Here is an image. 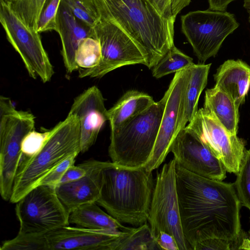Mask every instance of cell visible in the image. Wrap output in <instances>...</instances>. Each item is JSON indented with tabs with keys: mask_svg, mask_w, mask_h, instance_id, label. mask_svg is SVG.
Wrapping results in <instances>:
<instances>
[{
	"mask_svg": "<svg viewBox=\"0 0 250 250\" xmlns=\"http://www.w3.org/2000/svg\"><path fill=\"white\" fill-rule=\"evenodd\" d=\"M161 250L146 223L137 228H130L113 243L111 250Z\"/></svg>",
	"mask_w": 250,
	"mask_h": 250,
	"instance_id": "cb8c5ba5",
	"label": "cell"
},
{
	"mask_svg": "<svg viewBox=\"0 0 250 250\" xmlns=\"http://www.w3.org/2000/svg\"><path fill=\"white\" fill-rule=\"evenodd\" d=\"M15 212L20 235H45L70 224V213L54 186L40 185L33 188L16 203Z\"/></svg>",
	"mask_w": 250,
	"mask_h": 250,
	"instance_id": "ba28073f",
	"label": "cell"
},
{
	"mask_svg": "<svg viewBox=\"0 0 250 250\" xmlns=\"http://www.w3.org/2000/svg\"><path fill=\"white\" fill-rule=\"evenodd\" d=\"M35 116L18 111L8 98L0 97V193L10 201L16 174L21 161L22 142L34 129Z\"/></svg>",
	"mask_w": 250,
	"mask_h": 250,
	"instance_id": "52a82bcc",
	"label": "cell"
},
{
	"mask_svg": "<svg viewBox=\"0 0 250 250\" xmlns=\"http://www.w3.org/2000/svg\"><path fill=\"white\" fill-rule=\"evenodd\" d=\"M1 250H46L45 235H17L3 242Z\"/></svg>",
	"mask_w": 250,
	"mask_h": 250,
	"instance_id": "f546056e",
	"label": "cell"
},
{
	"mask_svg": "<svg viewBox=\"0 0 250 250\" xmlns=\"http://www.w3.org/2000/svg\"><path fill=\"white\" fill-rule=\"evenodd\" d=\"M155 181L145 167H128L111 162L103 170L96 203L121 223L135 227L148 221Z\"/></svg>",
	"mask_w": 250,
	"mask_h": 250,
	"instance_id": "7a4b0ae2",
	"label": "cell"
},
{
	"mask_svg": "<svg viewBox=\"0 0 250 250\" xmlns=\"http://www.w3.org/2000/svg\"><path fill=\"white\" fill-rule=\"evenodd\" d=\"M165 102L163 96L118 129L111 131L108 153L112 162L128 167L146 165L156 140Z\"/></svg>",
	"mask_w": 250,
	"mask_h": 250,
	"instance_id": "5b68a950",
	"label": "cell"
},
{
	"mask_svg": "<svg viewBox=\"0 0 250 250\" xmlns=\"http://www.w3.org/2000/svg\"><path fill=\"white\" fill-rule=\"evenodd\" d=\"M194 64L192 58L183 53L174 45L152 68V75L157 79L187 69Z\"/></svg>",
	"mask_w": 250,
	"mask_h": 250,
	"instance_id": "d4e9b609",
	"label": "cell"
},
{
	"mask_svg": "<svg viewBox=\"0 0 250 250\" xmlns=\"http://www.w3.org/2000/svg\"><path fill=\"white\" fill-rule=\"evenodd\" d=\"M154 102L152 97L145 93L136 90L126 91L108 110L111 131L118 129L146 109Z\"/></svg>",
	"mask_w": 250,
	"mask_h": 250,
	"instance_id": "ffe728a7",
	"label": "cell"
},
{
	"mask_svg": "<svg viewBox=\"0 0 250 250\" xmlns=\"http://www.w3.org/2000/svg\"><path fill=\"white\" fill-rule=\"evenodd\" d=\"M123 232L65 226L45 234L46 250H111Z\"/></svg>",
	"mask_w": 250,
	"mask_h": 250,
	"instance_id": "2e32d148",
	"label": "cell"
},
{
	"mask_svg": "<svg viewBox=\"0 0 250 250\" xmlns=\"http://www.w3.org/2000/svg\"><path fill=\"white\" fill-rule=\"evenodd\" d=\"M111 163L95 160L84 161L80 164L86 170L84 176L55 186L58 197L69 213L82 205L97 201L101 194L103 170Z\"/></svg>",
	"mask_w": 250,
	"mask_h": 250,
	"instance_id": "e0dca14e",
	"label": "cell"
},
{
	"mask_svg": "<svg viewBox=\"0 0 250 250\" xmlns=\"http://www.w3.org/2000/svg\"><path fill=\"white\" fill-rule=\"evenodd\" d=\"M61 0H45L37 22L38 32L56 30V17Z\"/></svg>",
	"mask_w": 250,
	"mask_h": 250,
	"instance_id": "4dcf8cb0",
	"label": "cell"
},
{
	"mask_svg": "<svg viewBox=\"0 0 250 250\" xmlns=\"http://www.w3.org/2000/svg\"><path fill=\"white\" fill-rule=\"evenodd\" d=\"M0 21L9 42L21 57L29 76L49 82L54 71L42 42L40 33L26 25L10 7L0 1Z\"/></svg>",
	"mask_w": 250,
	"mask_h": 250,
	"instance_id": "8fae6325",
	"label": "cell"
},
{
	"mask_svg": "<svg viewBox=\"0 0 250 250\" xmlns=\"http://www.w3.org/2000/svg\"><path fill=\"white\" fill-rule=\"evenodd\" d=\"M101 56L99 41L94 38L87 37L80 43L75 53V61L79 69L93 68L99 64Z\"/></svg>",
	"mask_w": 250,
	"mask_h": 250,
	"instance_id": "484cf974",
	"label": "cell"
},
{
	"mask_svg": "<svg viewBox=\"0 0 250 250\" xmlns=\"http://www.w3.org/2000/svg\"><path fill=\"white\" fill-rule=\"evenodd\" d=\"M249 246H250V229L249 231Z\"/></svg>",
	"mask_w": 250,
	"mask_h": 250,
	"instance_id": "b9f144b4",
	"label": "cell"
},
{
	"mask_svg": "<svg viewBox=\"0 0 250 250\" xmlns=\"http://www.w3.org/2000/svg\"></svg>",
	"mask_w": 250,
	"mask_h": 250,
	"instance_id": "7bdbcfd3",
	"label": "cell"
},
{
	"mask_svg": "<svg viewBox=\"0 0 250 250\" xmlns=\"http://www.w3.org/2000/svg\"><path fill=\"white\" fill-rule=\"evenodd\" d=\"M234 249H236V247L233 242L219 238H211L197 243L193 250Z\"/></svg>",
	"mask_w": 250,
	"mask_h": 250,
	"instance_id": "836d02e7",
	"label": "cell"
},
{
	"mask_svg": "<svg viewBox=\"0 0 250 250\" xmlns=\"http://www.w3.org/2000/svg\"><path fill=\"white\" fill-rule=\"evenodd\" d=\"M78 155L76 154H73L65 159L47 174L42 180L39 185H45L54 186L57 185L67 169L70 166L74 165L75 159Z\"/></svg>",
	"mask_w": 250,
	"mask_h": 250,
	"instance_id": "d6a6232c",
	"label": "cell"
},
{
	"mask_svg": "<svg viewBox=\"0 0 250 250\" xmlns=\"http://www.w3.org/2000/svg\"><path fill=\"white\" fill-rule=\"evenodd\" d=\"M98 205L96 202L89 203L75 208L70 213L69 223L92 229L125 231L130 228L123 226Z\"/></svg>",
	"mask_w": 250,
	"mask_h": 250,
	"instance_id": "7402d4cb",
	"label": "cell"
},
{
	"mask_svg": "<svg viewBox=\"0 0 250 250\" xmlns=\"http://www.w3.org/2000/svg\"><path fill=\"white\" fill-rule=\"evenodd\" d=\"M86 170L81 165L70 166L66 171L59 184H63L76 181L85 175Z\"/></svg>",
	"mask_w": 250,
	"mask_h": 250,
	"instance_id": "d590c367",
	"label": "cell"
},
{
	"mask_svg": "<svg viewBox=\"0 0 250 250\" xmlns=\"http://www.w3.org/2000/svg\"><path fill=\"white\" fill-rule=\"evenodd\" d=\"M177 164L186 170L207 178L223 181L226 170L208 147L185 127L177 134L170 149Z\"/></svg>",
	"mask_w": 250,
	"mask_h": 250,
	"instance_id": "5bb4252c",
	"label": "cell"
},
{
	"mask_svg": "<svg viewBox=\"0 0 250 250\" xmlns=\"http://www.w3.org/2000/svg\"><path fill=\"white\" fill-rule=\"evenodd\" d=\"M234 186L241 205L250 211V149L244 151Z\"/></svg>",
	"mask_w": 250,
	"mask_h": 250,
	"instance_id": "83f0119b",
	"label": "cell"
},
{
	"mask_svg": "<svg viewBox=\"0 0 250 250\" xmlns=\"http://www.w3.org/2000/svg\"><path fill=\"white\" fill-rule=\"evenodd\" d=\"M73 16L93 28L100 18V13L95 0H62Z\"/></svg>",
	"mask_w": 250,
	"mask_h": 250,
	"instance_id": "f1b7e54d",
	"label": "cell"
},
{
	"mask_svg": "<svg viewBox=\"0 0 250 250\" xmlns=\"http://www.w3.org/2000/svg\"><path fill=\"white\" fill-rule=\"evenodd\" d=\"M215 86L220 88L239 106L245 101L250 88V66L241 60H228L214 75Z\"/></svg>",
	"mask_w": 250,
	"mask_h": 250,
	"instance_id": "d6986e66",
	"label": "cell"
},
{
	"mask_svg": "<svg viewBox=\"0 0 250 250\" xmlns=\"http://www.w3.org/2000/svg\"><path fill=\"white\" fill-rule=\"evenodd\" d=\"M176 180L182 228L191 250L211 238L235 244L242 230L234 184L199 176L176 163Z\"/></svg>",
	"mask_w": 250,
	"mask_h": 250,
	"instance_id": "6da1fadb",
	"label": "cell"
},
{
	"mask_svg": "<svg viewBox=\"0 0 250 250\" xmlns=\"http://www.w3.org/2000/svg\"><path fill=\"white\" fill-rule=\"evenodd\" d=\"M164 16L175 19L172 16L170 0H148Z\"/></svg>",
	"mask_w": 250,
	"mask_h": 250,
	"instance_id": "8d00e7d4",
	"label": "cell"
},
{
	"mask_svg": "<svg viewBox=\"0 0 250 250\" xmlns=\"http://www.w3.org/2000/svg\"><path fill=\"white\" fill-rule=\"evenodd\" d=\"M190 75L189 68L176 72L164 95L165 106L157 137L150 158L144 166L148 171L152 172L158 168L165 160L179 132Z\"/></svg>",
	"mask_w": 250,
	"mask_h": 250,
	"instance_id": "4fadbf2b",
	"label": "cell"
},
{
	"mask_svg": "<svg viewBox=\"0 0 250 250\" xmlns=\"http://www.w3.org/2000/svg\"><path fill=\"white\" fill-rule=\"evenodd\" d=\"M204 108L210 112L229 131L237 135L239 108L227 93L215 86L207 89Z\"/></svg>",
	"mask_w": 250,
	"mask_h": 250,
	"instance_id": "44dd1931",
	"label": "cell"
},
{
	"mask_svg": "<svg viewBox=\"0 0 250 250\" xmlns=\"http://www.w3.org/2000/svg\"><path fill=\"white\" fill-rule=\"evenodd\" d=\"M235 0H208L209 9L218 11H226L228 5Z\"/></svg>",
	"mask_w": 250,
	"mask_h": 250,
	"instance_id": "f35d334b",
	"label": "cell"
},
{
	"mask_svg": "<svg viewBox=\"0 0 250 250\" xmlns=\"http://www.w3.org/2000/svg\"><path fill=\"white\" fill-rule=\"evenodd\" d=\"M185 127L208 147L227 172L237 174L245 150L243 139L229 131L204 107L198 110Z\"/></svg>",
	"mask_w": 250,
	"mask_h": 250,
	"instance_id": "7c38bea8",
	"label": "cell"
},
{
	"mask_svg": "<svg viewBox=\"0 0 250 250\" xmlns=\"http://www.w3.org/2000/svg\"><path fill=\"white\" fill-rule=\"evenodd\" d=\"M55 31L61 38L65 67L68 73H71L79 69L75 61L76 50L83 39L94 38L93 29L75 18L61 0L56 17Z\"/></svg>",
	"mask_w": 250,
	"mask_h": 250,
	"instance_id": "ac0fdd59",
	"label": "cell"
},
{
	"mask_svg": "<svg viewBox=\"0 0 250 250\" xmlns=\"http://www.w3.org/2000/svg\"><path fill=\"white\" fill-rule=\"evenodd\" d=\"M211 63L194 64L189 67L190 75L185 95L183 114L179 131L186 126L198 111L199 97L207 82Z\"/></svg>",
	"mask_w": 250,
	"mask_h": 250,
	"instance_id": "603a6c76",
	"label": "cell"
},
{
	"mask_svg": "<svg viewBox=\"0 0 250 250\" xmlns=\"http://www.w3.org/2000/svg\"><path fill=\"white\" fill-rule=\"evenodd\" d=\"M69 113L79 119L81 152L84 153L94 144L101 129L108 121L100 90L94 85L84 91L74 99Z\"/></svg>",
	"mask_w": 250,
	"mask_h": 250,
	"instance_id": "9a60e30c",
	"label": "cell"
},
{
	"mask_svg": "<svg viewBox=\"0 0 250 250\" xmlns=\"http://www.w3.org/2000/svg\"><path fill=\"white\" fill-rule=\"evenodd\" d=\"M95 1L100 16L93 29L94 38L100 43L101 59L94 67L80 68L79 77L101 78L124 66H146L147 58L144 50L108 14L100 1Z\"/></svg>",
	"mask_w": 250,
	"mask_h": 250,
	"instance_id": "8992f818",
	"label": "cell"
},
{
	"mask_svg": "<svg viewBox=\"0 0 250 250\" xmlns=\"http://www.w3.org/2000/svg\"><path fill=\"white\" fill-rule=\"evenodd\" d=\"M181 29L202 63L217 54L223 42L239 25L234 14L210 9L181 17Z\"/></svg>",
	"mask_w": 250,
	"mask_h": 250,
	"instance_id": "30bf717a",
	"label": "cell"
},
{
	"mask_svg": "<svg viewBox=\"0 0 250 250\" xmlns=\"http://www.w3.org/2000/svg\"><path fill=\"white\" fill-rule=\"evenodd\" d=\"M155 239L161 250H179L175 238L169 233L161 231Z\"/></svg>",
	"mask_w": 250,
	"mask_h": 250,
	"instance_id": "e575fe53",
	"label": "cell"
},
{
	"mask_svg": "<svg viewBox=\"0 0 250 250\" xmlns=\"http://www.w3.org/2000/svg\"><path fill=\"white\" fill-rule=\"evenodd\" d=\"M45 0H16L8 6L27 26L36 30L37 22Z\"/></svg>",
	"mask_w": 250,
	"mask_h": 250,
	"instance_id": "4316f807",
	"label": "cell"
},
{
	"mask_svg": "<svg viewBox=\"0 0 250 250\" xmlns=\"http://www.w3.org/2000/svg\"><path fill=\"white\" fill-rule=\"evenodd\" d=\"M15 0H0V1L3 2L8 6Z\"/></svg>",
	"mask_w": 250,
	"mask_h": 250,
	"instance_id": "60d3db41",
	"label": "cell"
},
{
	"mask_svg": "<svg viewBox=\"0 0 250 250\" xmlns=\"http://www.w3.org/2000/svg\"><path fill=\"white\" fill-rule=\"evenodd\" d=\"M50 131L39 132L34 129L24 137L21 144V158H28L36 154L42 147Z\"/></svg>",
	"mask_w": 250,
	"mask_h": 250,
	"instance_id": "1f68e13d",
	"label": "cell"
},
{
	"mask_svg": "<svg viewBox=\"0 0 250 250\" xmlns=\"http://www.w3.org/2000/svg\"><path fill=\"white\" fill-rule=\"evenodd\" d=\"M190 1L191 0H170L171 10L173 17L175 19L181 10L189 4Z\"/></svg>",
	"mask_w": 250,
	"mask_h": 250,
	"instance_id": "74e56055",
	"label": "cell"
},
{
	"mask_svg": "<svg viewBox=\"0 0 250 250\" xmlns=\"http://www.w3.org/2000/svg\"><path fill=\"white\" fill-rule=\"evenodd\" d=\"M148 222L154 239L164 231L174 236L179 250H191L181 223L174 158L157 173Z\"/></svg>",
	"mask_w": 250,
	"mask_h": 250,
	"instance_id": "9c48e42d",
	"label": "cell"
},
{
	"mask_svg": "<svg viewBox=\"0 0 250 250\" xmlns=\"http://www.w3.org/2000/svg\"><path fill=\"white\" fill-rule=\"evenodd\" d=\"M243 6L249 14V19L250 22V0H244Z\"/></svg>",
	"mask_w": 250,
	"mask_h": 250,
	"instance_id": "ab89813d",
	"label": "cell"
},
{
	"mask_svg": "<svg viewBox=\"0 0 250 250\" xmlns=\"http://www.w3.org/2000/svg\"><path fill=\"white\" fill-rule=\"evenodd\" d=\"M108 14L146 54L152 68L174 46L175 19L160 13L148 0H99Z\"/></svg>",
	"mask_w": 250,
	"mask_h": 250,
	"instance_id": "3957f363",
	"label": "cell"
},
{
	"mask_svg": "<svg viewBox=\"0 0 250 250\" xmlns=\"http://www.w3.org/2000/svg\"><path fill=\"white\" fill-rule=\"evenodd\" d=\"M80 152V121L76 115L68 113L63 121L50 130L44 145L36 154L21 158L10 202L16 203L61 162Z\"/></svg>",
	"mask_w": 250,
	"mask_h": 250,
	"instance_id": "277c9868",
	"label": "cell"
}]
</instances>
